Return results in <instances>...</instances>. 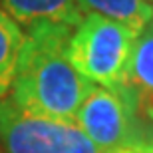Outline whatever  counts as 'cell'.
<instances>
[{"label": "cell", "instance_id": "1", "mask_svg": "<svg viewBox=\"0 0 153 153\" xmlns=\"http://www.w3.org/2000/svg\"><path fill=\"white\" fill-rule=\"evenodd\" d=\"M74 26H28L10 97L20 108L58 119H74L94 84L74 68L68 46Z\"/></svg>", "mask_w": 153, "mask_h": 153}, {"label": "cell", "instance_id": "2", "mask_svg": "<svg viewBox=\"0 0 153 153\" xmlns=\"http://www.w3.org/2000/svg\"><path fill=\"white\" fill-rule=\"evenodd\" d=\"M137 36L135 30L117 20L102 14H88L72 32L68 46L70 60L94 85L119 90L129 68Z\"/></svg>", "mask_w": 153, "mask_h": 153}, {"label": "cell", "instance_id": "3", "mask_svg": "<svg viewBox=\"0 0 153 153\" xmlns=\"http://www.w3.org/2000/svg\"><path fill=\"white\" fill-rule=\"evenodd\" d=\"M2 153H100L74 119H58L0 100Z\"/></svg>", "mask_w": 153, "mask_h": 153}, {"label": "cell", "instance_id": "4", "mask_svg": "<svg viewBox=\"0 0 153 153\" xmlns=\"http://www.w3.org/2000/svg\"><path fill=\"white\" fill-rule=\"evenodd\" d=\"M74 121L100 153H111L129 143H141L135 137L137 119L117 90L94 85Z\"/></svg>", "mask_w": 153, "mask_h": 153}, {"label": "cell", "instance_id": "5", "mask_svg": "<svg viewBox=\"0 0 153 153\" xmlns=\"http://www.w3.org/2000/svg\"><path fill=\"white\" fill-rule=\"evenodd\" d=\"M135 119H145L153 123V18L137 36L131 62L121 88Z\"/></svg>", "mask_w": 153, "mask_h": 153}, {"label": "cell", "instance_id": "6", "mask_svg": "<svg viewBox=\"0 0 153 153\" xmlns=\"http://www.w3.org/2000/svg\"><path fill=\"white\" fill-rule=\"evenodd\" d=\"M0 6L18 24L26 26L56 22L76 28L84 18L76 0H0Z\"/></svg>", "mask_w": 153, "mask_h": 153}, {"label": "cell", "instance_id": "7", "mask_svg": "<svg viewBox=\"0 0 153 153\" xmlns=\"http://www.w3.org/2000/svg\"><path fill=\"white\" fill-rule=\"evenodd\" d=\"M76 4L82 12L117 20L137 34H141L153 18V2L149 0H76Z\"/></svg>", "mask_w": 153, "mask_h": 153}, {"label": "cell", "instance_id": "8", "mask_svg": "<svg viewBox=\"0 0 153 153\" xmlns=\"http://www.w3.org/2000/svg\"><path fill=\"white\" fill-rule=\"evenodd\" d=\"M26 32L20 24L0 8V100L10 96Z\"/></svg>", "mask_w": 153, "mask_h": 153}, {"label": "cell", "instance_id": "9", "mask_svg": "<svg viewBox=\"0 0 153 153\" xmlns=\"http://www.w3.org/2000/svg\"><path fill=\"white\" fill-rule=\"evenodd\" d=\"M151 145L153 143H129V145H125L121 149H115L111 153H149L151 151Z\"/></svg>", "mask_w": 153, "mask_h": 153}, {"label": "cell", "instance_id": "10", "mask_svg": "<svg viewBox=\"0 0 153 153\" xmlns=\"http://www.w3.org/2000/svg\"><path fill=\"white\" fill-rule=\"evenodd\" d=\"M149 153H153V145H151V151H149Z\"/></svg>", "mask_w": 153, "mask_h": 153}, {"label": "cell", "instance_id": "11", "mask_svg": "<svg viewBox=\"0 0 153 153\" xmlns=\"http://www.w3.org/2000/svg\"><path fill=\"white\" fill-rule=\"evenodd\" d=\"M149 2H153V0H149Z\"/></svg>", "mask_w": 153, "mask_h": 153}]
</instances>
